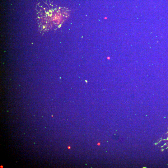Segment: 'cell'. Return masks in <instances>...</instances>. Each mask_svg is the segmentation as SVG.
<instances>
[{
	"label": "cell",
	"instance_id": "obj_1",
	"mask_svg": "<svg viewBox=\"0 0 168 168\" xmlns=\"http://www.w3.org/2000/svg\"><path fill=\"white\" fill-rule=\"evenodd\" d=\"M166 143L165 144L166 145V148H168V136L166 139Z\"/></svg>",
	"mask_w": 168,
	"mask_h": 168
},
{
	"label": "cell",
	"instance_id": "obj_2",
	"mask_svg": "<svg viewBox=\"0 0 168 168\" xmlns=\"http://www.w3.org/2000/svg\"><path fill=\"white\" fill-rule=\"evenodd\" d=\"M104 19H107V17H105L104 18Z\"/></svg>",
	"mask_w": 168,
	"mask_h": 168
}]
</instances>
